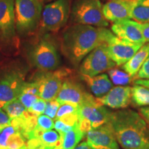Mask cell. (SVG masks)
I'll return each instance as SVG.
<instances>
[{
    "mask_svg": "<svg viewBox=\"0 0 149 149\" xmlns=\"http://www.w3.org/2000/svg\"><path fill=\"white\" fill-rule=\"evenodd\" d=\"M107 125L123 149H149V124L139 113L111 112Z\"/></svg>",
    "mask_w": 149,
    "mask_h": 149,
    "instance_id": "6da1fadb",
    "label": "cell"
},
{
    "mask_svg": "<svg viewBox=\"0 0 149 149\" xmlns=\"http://www.w3.org/2000/svg\"><path fill=\"white\" fill-rule=\"evenodd\" d=\"M115 36L107 28L74 24L64 31L61 45L67 57L77 64L95 48L107 44Z\"/></svg>",
    "mask_w": 149,
    "mask_h": 149,
    "instance_id": "7a4b0ae2",
    "label": "cell"
},
{
    "mask_svg": "<svg viewBox=\"0 0 149 149\" xmlns=\"http://www.w3.org/2000/svg\"><path fill=\"white\" fill-rule=\"evenodd\" d=\"M43 10L41 0H15L16 30L21 35L34 32L40 26Z\"/></svg>",
    "mask_w": 149,
    "mask_h": 149,
    "instance_id": "3957f363",
    "label": "cell"
},
{
    "mask_svg": "<svg viewBox=\"0 0 149 149\" xmlns=\"http://www.w3.org/2000/svg\"><path fill=\"white\" fill-rule=\"evenodd\" d=\"M111 111L92 96L78 107V126L86 135L93 129L101 127L109 122Z\"/></svg>",
    "mask_w": 149,
    "mask_h": 149,
    "instance_id": "277c9868",
    "label": "cell"
},
{
    "mask_svg": "<svg viewBox=\"0 0 149 149\" xmlns=\"http://www.w3.org/2000/svg\"><path fill=\"white\" fill-rule=\"evenodd\" d=\"M70 16L74 24L100 28H106L109 24L104 17L100 0H75Z\"/></svg>",
    "mask_w": 149,
    "mask_h": 149,
    "instance_id": "5b68a950",
    "label": "cell"
},
{
    "mask_svg": "<svg viewBox=\"0 0 149 149\" xmlns=\"http://www.w3.org/2000/svg\"><path fill=\"white\" fill-rule=\"evenodd\" d=\"M29 57L31 63L43 72L53 71L60 64L57 46L48 36L42 37L30 48Z\"/></svg>",
    "mask_w": 149,
    "mask_h": 149,
    "instance_id": "8992f818",
    "label": "cell"
},
{
    "mask_svg": "<svg viewBox=\"0 0 149 149\" xmlns=\"http://www.w3.org/2000/svg\"><path fill=\"white\" fill-rule=\"evenodd\" d=\"M69 0H55L43 8L40 23L41 31L57 32L65 26L70 15Z\"/></svg>",
    "mask_w": 149,
    "mask_h": 149,
    "instance_id": "52a82bcc",
    "label": "cell"
},
{
    "mask_svg": "<svg viewBox=\"0 0 149 149\" xmlns=\"http://www.w3.org/2000/svg\"><path fill=\"white\" fill-rule=\"evenodd\" d=\"M116 64L112 60L108 51L107 44L95 48L84 59L79 67L81 74L93 77L113 68Z\"/></svg>",
    "mask_w": 149,
    "mask_h": 149,
    "instance_id": "ba28073f",
    "label": "cell"
},
{
    "mask_svg": "<svg viewBox=\"0 0 149 149\" xmlns=\"http://www.w3.org/2000/svg\"><path fill=\"white\" fill-rule=\"evenodd\" d=\"M15 0H0V46H9L16 40Z\"/></svg>",
    "mask_w": 149,
    "mask_h": 149,
    "instance_id": "9c48e42d",
    "label": "cell"
},
{
    "mask_svg": "<svg viewBox=\"0 0 149 149\" xmlns=\"http://www.w3.org/2000/svg\"><path fill=\"white\" fill-rule=\"evenodd\" d=\"M25 83V75L19 70H9L0 74V100L4 105L19 97Z\"/></svg>",
    "mask_w": 149,
    "mask_h": 149,
    "instance_id": "30bf717a",
    "label": "cell"
},
{
    "mask_svg": "<svg viewBox=\"0 0 149 149\" xmlns=\"http://www.w3.org/2000/svg\"><path fill=\"white\" fill-rule=\"evenodd\" d=\"M66 75L65 70L46 72L36 79L38 84L39 97L46 102L55 100L63 84V79Z\"/></svg>",
    "mask_w": 149,
    "mask_h": 149,
    "instance_id": "8fae6325",
    "label": "cell"
},
{
    "mask_svg": "<svg viewBox=\"0 0 149 149\" xmlns=\"http://www.w3.org/2000/svg\"><path fill=\"white\" fill-rule=\"evenodd\" d=\"M142 46L123 40L116 35L107 44L110 57L117 66H123L128 62Z\"/></svg>",
    "mask_w": 149,
    "mask_h": 149,
    "instance_id": "7c38bea8",
    "label": "cell"
},
{
    "mask_svg": "<svg viewBox=\"0 0 149 149\" xmlns=\"http://www.w3.org/2000/svg\"><path fill=\"white\" fill-rule=\"evenodd\" d=\"M111 31L117 37L133 44L144 45L142 24L133 19H124L113 23Z\"/></svg>",
    "mask_w": 149,
    "mask_h": 149,
    "instance_id": "4fadbf2b",
    "label": "cell"
},
{
    "mask_svg": "<svg viewBox=\"0 0 149 149\" xmlns=\"http://www.w3.org/2000/svg\"><path fill=\"white\" fill-rule=\"evenodd\" d=\"M87 142L92 149H121L114 135L107 124L86 134Z\"/></svg>",
    "mask_w": 149,
    "mask_h": 149,
    "instance_id": "5bb4252c",
    "label": "cell"
},
{
    "mask_svg": "<svg viewBox=\"0 0 149 149\" xmlns=\"http://www.w3.org/2000/svg\"><path fill=\"white\" fill-rule=\"evenodd\" d=\"M92 96L86 92L79 84L66 80L63 82L55 100L61 104H70L79 107L88 100Z\"/></svg>",
    "mask_w": 149,
    "mask_h": 149,
    "instance_id": "9a60e30c",
    "label": "cell"
},
{
    "mask_svg": "<svg viewBox=\"0 0 149 149\" xmlns=\"http://www.w3.org/2000/svg\"><path fill=\"white\" fill-rule=\"evenodd\" d=\"M97 99L102 105L111 109H125L132 101V88L127 86H117L104 96Z\"/></svg>",
    "mask_w": 149,
    "mask_h": 149,
    "instance_id": "2e32d148",
    "label": "cell"
},
{
    "mask_svg": "<svg viewBox=\"0 0 149 149\" xmlns=\"http://www.w3.org/2000/svg\"><path fill=\"white\" fill-rule=\"evenodd\" d=\"M133 0H109L103 5V12L108 22H116L131 19Z\"/></svg>",
    "mask_w": 149,
    "mask_h": 149,
    "instance_id": "e0dca14e",
    "label": "cell"
},
{
    "mask_svg": "<svg viewBox=\"0 0 149 149\" xmlns=\"http://www.w3.org/2000/svg\"><path fill=\"white\" fill-rule=\"evenodd\" d=\"M81 77L97 98L104 96L113 88V82L107 74H100L93 77L81 74Z\"/></svg>",
    "mask_w": 149,
    "mask_h": 149,
    "instance_id": "ac0fdd59",
    "label": "cell"
},
{
    "mask_svg": "<svg viewBox=\"0 0 149 149\" xmlns=\"http://www.w3.org/2000/svg\"><path fill=\"white\" fill-rule=\"evenodd\" d=\"M149 57V43L144 44L139 48L133 57L128 62L122 66V68L130 74L131 77H135L137 72L142 66L144 61Z\"/></svg>",
    "mask_w": 149,
    "mask_h": 149,
    "instance_id": "d6986e66",
    "label": "cell"
},
{
    "mask_svg": "<svg viewBox=\"0 0 149 149\" xmlns=\"http://www.w3.org/2000/svg\"><path fill=\"white\" fill-rule=\"evenodd\" d=\"M59 135L62 137V143L60 146L53 149H73L79 144V141L85 135L79 129L78 124L67 133Z\"/></svg>",
    "mask_w": 149,
    "mask_h": 149,
    "instance_id": "ffe728a7",
    "label": "cell"
},
{
    "mask_svg": "<svg viewBox=\"0 0 149 149\" xmlns=\"http://www.w3.org/2000/svg\"><path fill=\"white\" fill-rule=\"evenodd\" d=\"M131 19L141 24L149 22V0H133Z\"/></svg>",
    "mask_w": 149,
    "mask_h": 149,
    "instance_id": "44dd1931",
    "label": "cell"
},
{
    "mask_svg": "<svg viewBox=\"0 0 149 149\" xmlns=\"http://www.w3.org/2000/svg\"><path fill=\"white\" fill-rule=\"evenodd\" d=\"M132 101L138 107H148L149 88L141 85H134L132 87Z\"/></svg>",
    "mask_w": 149,
    "mask_h": 149,
    "instance_id": "7402d4cb",
    "label": "cell"
},
{
    "mask_svg": "<svg viewBox=\"0 0 149 149\" xmlns=\"http://www.w3.org/2000/svg\"><path fill=\"white\" fill-rule=\"evenodd\" d=\"M108 73L112 82L117 86H126L131 82L133 79L126 71L117 68H111L108 70Z\"/></svg>",
    "mask_w": 149,
    "mask_h": 149,
    "instance_id": "603a6c76",
    "label": "cell"
},
{
    "mask_svg": "<svg viewBox=\"0 0 149 149\" xmlns=\"http://www.w3.org/2000/svg\"><path fill=\"white\" fill-rule=\"evenodd\" d=\"M2 109L8 115L11 119L22 116L24 113L27 111L26 107L22 104L18 98L6 104Z\"/></svg>",
    "mask_w": 149,
    "mask_h": 149,
    "instance_id": "cb8c5ba5",
    "label": "cell"
},
{
    "mask_svg": "<svg viewBox=\"0 0 149 149\" xmlns=\"http://www.w3.org/2000/svg\"><path fill=\"white\" fill-rule=\"evenodd\" d=\"M40 139L43 144L49 149H53L60 145V135L57 133V130H46L40 137Z\"/></svg>",
    "mask_w": 149,
    "mask_h": 149,
    "instance_id": "d4e9b609",
    "label": "cell"
},
{
    "mask_svg": "<svg viewBox=\"0 0 149 149\" xmlns=\"http://www.w3.org/2000/svg\"><path fill=\"white\" fill-rule=\"evenodd\" d=\"M26 139L21 133L16 132L9 137L7 142L8 149H27Z\"/></svg>",
    "mask_w": 149,
    "mask_h": 149,
    "instance_id": "484cf974",
    "label": "cell"
},
{
    "mask_svg": "<svg viewBox=\"0 0 149 149\" xmlns=\"http://www.w3.org/2000/svg\"><path fill=\"white\" fill-rule=\"evenodd\" d=\"M16 132L15 128L11 125L6 126L0 130V147L7 148V142L9 137Z\"/></svg>",
    "mask_w": 149,
    "mask_h": 149,
    "instance_id": "4316f807",
    "label": "cell"
},
{
    "mask_svg": "<svg viewBox=\"0 0 149 149\" xmlns=\"http://www.w3.org/2000/svg\"><path fill=\"white\" fill-rule=\"evenodd\" d=\"M78 112V106L73 105L70 104H61L60 107L58 109L57 115H56L55 120H59L61 117L68 114L77 113Z\"/></svg>",
    "mask_w": 149,
    "mask_h": 149,
    "instance_id": "83f0119b",
    "label": "cell"
},
{
    "mask_svg": "<svg viewBox=\"0 0 149 149\" xmlns=\"http://www.w3.org/2000/svg\"><path fill=\"white\" fill-rule=\"evenodd\" d=\"M60 106L61 104L56 100L46 102V109L44 112V114L51 117L53 120H55L56 115H57V113Z\"/></svg>",
    "mask_w": 149,
    "mask_h": 149,
    "instance_id": "f1b7e54d",
    "label": "cell"
},
{
    "mask_svg": "<svg viewBox=\"0 0 149 149\" xmlns=\"http://www.w3.org/2000/svg\"><path fill=\"white\" fill-rule=\"evenodd\" d=\"M37 126L45 130L55 128V123L53 119L46 115H40L37 117Z\"/></svg>",
    "mask_w": 149,
    "mask_h": 149,
    "instance_id": "f546056e",
    "label": "cell"
},
{
    "mask_svg": "<svg viewBox=\"0 0 149 149\" xmlns=\"http://www.w3.org/2000/svg\"><path fill=\"white\" fill-rule=\"evenodd\" d=\"M40 97L35 95L29 94V93H22L19 97L18 99L22 102V104L26 107V109H29L36 102Z\"/></svg>",
    "mask_w": 149,
    "mask_h": 149,
    "instance_id": "4dcf8cb0",
    "label": "cell"
},
{
    "mask_svg": "<svg viewBox=\"0 0 149 149\" xmlns=\"http://www.w3.org/2000/svg\"><path fill=\"white\" fill-rule=\"evenodd\" d=\"M46 106V100H43L42 98H39L38 100L33 104V105L29 109H28L30 112L34 114L37 116L42 115V113H44V111H45Z\"/></svg>",
    "mask_w": 149,
    "mask_h": 149,
    "instance_id": "1f68e13d",
    "label": "cell"
},
{
    "mask_svg": "<svg viewBox=\"0 0 149 149\" xmlns=\"http://www.w3.org/2000/svg\"><path fill=\"white\" fill-rule=\"evenodd\" d=\"M59 120L62 121L66 125L74 127V126L78 124V113H71V114L66 115L62 117H61Z\"/></svg>",
    "mask_w": 149,
    "mask_h": 149,
    "instance_id": "d6a6232c",
    "label": "cell"
},
{
    "mask_svg": "<svg viewBox=\"0 0 149 149\" xmlns=\"http://www.w3.org/2000/svg\"><path fill=\"white\" fill-rule=\"evenodd\" d=\"M29 93V94L35 95L39 96V88L38 84L36 81L33 82H26L24 84L22 93Z\"/></svg>",
    "mask_w": 149,
    "mask_h": 149,
    "instance_id": "836d02e7",
    "label": "cell"
},
{
    "mask_svg": "<svg viewBox=\"0 0 149 149\" xmlns=\"http://www.w3.org/2000/svg\"><path fill=\"white\" fill-rule=\"evenodd\" d=\"M136 77L141 79H149V57L144 61Z\"/></svg>",
    "mask_w": 149,
    "mask_h": 149,
    "instance_id": "e575fe53",
    "label": "cell"
},
{
    "mask_svg": "<svg viewBox=\"0 0 149 149\" xmlns=\"http://www.w3.org/2000/svg\"><path fill=\"white\" fill-rule=\"evenodd\" d=\"M55 128L59 134H64L67 133L68 131H69V130L72 129L73 127L66 125V124H64V123L62 121H61L60 120H55Z\"/></svg>",
    "mask_w": 149,
    "mask_h": 149,
    "instance_id": "d590c367",
    "label": "cell"
},
{
    "mask_svg": "<svg viewBox=\"0 0 149 149\" xmlns=\"http://www.w3.org/2000/svg\"><path fill=\"white\" fill-rule=\"evenodd\" d=\"M11 118L3 110L0 109V130L6 126L10 125Z\"/></svg>",
    "mask_w": 149,
    "mask_h": 149,
    "instance_id": "8d00e7d4",
    "label": "cell"
},
{
    "mask_svg": "<svg viewBox=\"0 0 149 149\" xmlns=\"http://www.w3.org/2000/svg\"><path fill=\"white\" fill-rule=\"evenodd\" d=\"M142 33L145 43H149V22L142 24Z\"/></svg>",
    "mask_w": 149,
    "mask_h": 149,
    "instance_id": "74e56055",
    "label": "cell"
},
{
    "mask_svg": "<svg viewBox=\"0 0 149 149\" xmlns=\"http://www.w3.org/2000/svg\"><path fill=\"white\" fill-rule=\"evenodd\" d=\"M139 113L149 124V107L141 108L139 109Z\"/></svg>",
    "mask_w": 149,
    "mask_h": 149,
    "instance_id": "f35d334b",
    "label": "cell"
},
{
    "mask_svg": "<svg viewBox=\"0 0 149 149\" xmlns=\"http://www.w3.org/2000/svg\"><path fill=\"white\" fill-rule=\"evenodd\" d=\"M134 84H139L146 86L147 88H149V79H137L134 81Z\"/></svg>",
    "mask_w": 149,
    "mask_h": 149,
    "instance_id": "ab89813d",
    "label": "cell"
},
{
    "mask_svg": "<svg viewBox=\"0 0 149 149\" xmlns=\"http://www.w3.org/2000/svg\"><path fill=\"white\" fill-rule=\"evenodd\" d=\"M73 149H92V148L89 146V144H88L87 141H83V142L78 144L77 146Z\"/></svg>",
    "mask_w": 149,
    "mask_h": 149,
    "instance_id": "60d3db41",
    "label": "cell"
},
{
    "mask_svg": "<svg viewBox=\"0 0 149 149\" xmlns=\"http://www.w3.org/2000/svg\"><path fill=\"white\" fill-rule=\"evenodd\" d=\"M55 1V0H41V1L44 3H49V2H51V1Z\"/></svg>",
    "mask_w": 149,
    "mask_h": 149,
    "instance_id": "b9f144b4",
    "label": "cell"
},
{
    "mask_svg": "<svg viewBox=\"0 0 149 149\" xmlns=\"http://www.w3.org/2000/svg\"><path fill=\"white\" fill-rule=\"evenodd\" d=\"M3 106H4V104H3V102H1V100H0V109H3Z\"/></svg>",
    "mask_w": 149,
    "mask_h": 149,
    "instance_id": "7bdbcfd3",
    "label": "cell"
},
{
    "mask_svg": "<svg viewBox=\"0 0 149 149\" xmlns=\"http://www.w3.org/2000/svg\"><path fill=\"white\" fill-rule=\"evenodd\" d=\"M7 149H8V148H7Z\"/></svg>",
    "mask_w": 149,
    "mask_h": 149,
    "instance_id": "ee69618b",
    "label": "cell"
}]
</instances>
